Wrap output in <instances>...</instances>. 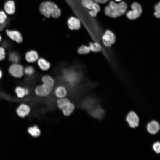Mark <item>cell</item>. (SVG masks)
Instances as JSON below:
<instances>
[{"label":"cell","instance_id":"1","mask_svg":"<svg viewBox=\"0 0 160 160\" xmlns=\"http://www.w3.org/2000/svg\"><path fill=\"white\" fill-rule=\"evenodd\" d=\"M127 8V5L124 1H121L118 3L113 1L110 2L109 5L104 8L105 14L113 18H116L123 15Z\"/></svg>","mask_w":160,"mask_h":160},{"label":"cell","instance_id":"2","mask_svg":"<svg viewBox=\"0 0 160 160\" xmlns=\"http://www.w3.org/2000/svg\"><path fill=\"white\" fill-rule=\"evenodd\" d=\"M39 10L43 15L49 18L51 16L57 18L61 15V11L58 6L53 2L46 1L41 3L39 6Z\"/></svg>","mask_w":160,"mask_h":160},{"label":"cell","instance_id":"3","mask_svg":"<svg viewBox=\"0 0 160 160\" xmlns=\"http://www.w3.org/2000/svg\"><path fill=\"white\" fill-rule=\"evenodd\" d=\"M56 104L58 108L66 117L71 115L74 112L76 108L75 104L66 97L57 99Z\"/></svg>","mask_w":160,"mask_h":160},{"label":"cell","instance_id":"4","mask_svg":"<svg viewBox=\"0 0 160 160\" xmlns=\"http://www.w3.org/2000/svg\"><path fill=\"white\" fill-rule=\"evenodd\" d=\"M54 87L47 84L42 83L36 86L34 90L35 94L41 97H45L49 96L52 92Z\"/></svg>","mask_w":160,"mask_h":160},{"label":"cell","instance_id":"5","mask_svg":"<svg viewBox=\"0 0 160 160\" xmlns=\"http://www.w3.org/2000/svg\"><path fill=\"white\" fill-rule=\"evenodd\" d=\"M8 71L10 75L16 78H21L24 74V68L18 63H13L10 65Z\"/></svg>","mask_w":160,"mask_h":160},{"label":"cell","instance_id":"6","mask_svg":"<svg viewBox=\"0 0 160 160\" xmlns=\"http://www.w3.org/2000/svg\"><path fill=\"white\" fill-rule=\"evenodd\" d=\"M116 40L115 34L109 30H106L102 37L103 44L104 46L107 47H111L115 42Z\"/></svg>","mask_w":160,"mask_h":160},{"label":"cell","instance_id":"7","mask_svg":"<svg viewBox=\"0 0 160 160\" xmlns=\"http://www.w3.org/2000/svg\"><path fill=\"white\" fill-rule=\"evenodd\" d=\"M7 36L12 40L17 43H21L23 41V38L20 32L15 29H7L5 30Z\"/></svg>","mask_w":160,"mask_h":160},{"label":"cell","instance_id":"8","mask_svg":"<svg viewBox=\"0 0 160 160\" xmlns=\"http://www.w3.org/2000/svg\"><path fill=\"white\" fill-rule=\"evenodd\" d=\"M126 120L129 126L132 128L138 127L139 124V118L134 111H131L127 115Z\"/></svg>","mask_w":160,"mask_h":160},{"label":"cell","instance_id":"9","mask_svg":"<svg viewBox=\"0 0 160 160\" xmlns=\"http://www.w3.org/2000/svg\"><path fill=\"white\" fill-rule=\"evenodd\" d=\"M3 9V10L7 15L14 14L16 9L15 2L13 0H6L4 4Z\"/></svg>","mask_w":160,"mask_h":160},{"label":"cell","instance_id":"10","mask_svg":"<svg viewBox=\"0 0 160 160\" xmlns=\"http://www.w3.org/2000/svg\"><path fill=\"white\" fill-rule=\"evenodd\" d=\"M100 105H97L90 110L89 113L93 117L101 120L104 118L105 112Z\"/></svg>","mask_w":160,"mask_h":160},{"label":"cell","instance_id":"11","mask_svg":"<svg viewBox=\"0 0 160 160\" xmlns=\"http://www.w3.org/2000/svg\"><path fill=\"white\" fill-rule=\"evenodd\" d=\"M55 97L58 99L66 97L68 95V90L66 88L62 85L56 87L54 90Z\"/></svg>","mask_w":160,"mask_h":160},{"label":"cell","instance_id":"12","mask_svg":"<svg viewBox=\"0 0 160 160\" xmlns=\"http://www.w3.org/2000/svg\"><path fill=\"white\" fill-rule=\"evenodd\" d=\"M25 57L27 62L33 63L37 61L39 58V56L37 51L32 49L26 52Z\"/></svg>","mask_w":160,"mask_h":160},{"label":"cell","instance_id":"13","mask_svg":"<svg viewBox=\"0 0 160 160\" xmlns=\"http://www.w3.org/2000/svg\"><path fill=\"white\" fill-rule=\"evenodd\" d=\"M31 111L30 107L25 104H22L17 108L16 112L18 116L24 118L28 115Z\"/></svg>","mask_w":160,"mask_h":160},{"label":"cell","instance_id":"14","mask_svg":"<svg viewBox=\"0 0 160 160\" xmlns=\"http://www.w3.org/2000/svg\"><path fill=\"white\" fill-rule=\"evenodd\" d=\"M67 23L68 28L71 30H77L81 27L80 20L73 17H70L68 20Z\"/></svg>","mask_w":160,"mask_h":160},{"label":"cell","instance_id":"15","mask_svg":"<svg viewBox=\"0 0 160 160\" xmlns=\"http://www.w3.org/2000/svg\"><path fill=\"white\" fill-rule=\"evenodd\" d=\"M36 62L39 68L43 71H47L51 68L50 62L43 57L39 58Z\"/></svg>","mask_w":160,"mask_h":160},{"label":"cell","instance_id":"16","mask_svg":"<svg viewBox=\"0 0 160 160\" xmlns=\"http://www.w3.org/2000/svg\"><path fill=\"white\" fill-rule=\"evenodd\" d=\"M160 128V126L159 123L154 120L149 122L147 126L148 132L152 134H156L159 131Z\"/></svg>","mask_w":160,"mask_h":160},{"label":"cell","instance_id":"17","mask_svg":"<svg viewBox=\"0 0 160 160\" xmlns=\"http://www.w3.org/2000/svg\"><path fill=\"white\" fill-rule=\"evenodd\" d=\"M15 91L17 97L20 98H23L29 93L28 88L19 86L16 87Z\"/></svg>","mask_w":160,"mask_h":160},{"label":"cell","instance_id":"18","mask_svg":"<svg viewBox=\"0 0 160 160\" xmlns=\"http://www.w3.org/2000/svg\"><path fill=\"white\" fill-rule=\"evenodd\" d=\"M28 133L32 137L37 138L41 134V131L39 127L36 125L29 127L28 129Z\"/></svg>","mask_w":160,"mask_h":160},{"label":"cell","instance_id":"19","mask_svg":"<svg viewBox=\"0 0 160 160\" xmlns=\"http://www.w3.org/2000/svg\"><path fill=\"white\" fill-rule=\"evenodd\" d=\"M142 11L135 9H132L127 12L126 14L127 17L131 20L136 19L140 15Z\"/></svg>","mask_w":160,"mask_h":160},{"label":"cell","instance_id":"20","mask_svg":"<svg viewBox=\"0 0 160 160\" xmlns=\"http://www.w3.org/2000/svg\"><path fill=\"white\" fill-rule=\"evenodd\" d=\"M41 80L42 83L54 87L55 81L54 78L51 76L47 74L44 75L41 77Z\"/></svg>","mask_w":160,"mask_h":160},{"label":"cell","instance_id":"21","mask_svg":"<svg viewBox=\"0 0 160 160\" xmlns=\"http://www.w3.org/2000/svg\"><path fill=\"white\" fill-rule=\"evenodd\" d=\"M91 51L89 46L85 45H81L77 49V52L80 55H86L89 53Z\"/></svg>","mask_w":160,"mask_h":160},{"label":"cell","instance_id":"22","mask_svg":"<svg viewBox=\"0 0 160 160\" xmlns=\"http://www.w3.org/2000/svg\"><path fill=\"white\" fill-rule=\"evenodd\" d=\"M9 60L13 63H18L20 57L19 55L15 52H10L9 54Z\"/></svg>","mask_w":160,"mask_h":160},{"label":"cell","instance_id":"23","mask_svg":"<svg viewBox=\"0 0 160 160\" xmlns=\"http://www.w3.org/2000/svg\"><path fill=\"white\" fill-rule=\"evenodd\" d=\"M89 46L91 51L94 52H98L101 51V47L100 45L96 42L89 43Z\"/></svg>","mask_w":160,"mask_h":160},{"label":"cell","instance_id":"24","mask_svg":"<svg viewBox=\"0 0 160 160\" xmlns=\"http://www.w3.org/2000/svg\"><path fill=\"white\" fill-rule=\"evenodd\" d=\"M94 1L93 0H81L82 5L85 8L90 10L92 9V7Z\"/></svg>","mask_w":160,"mask_h":160},{"label":"cell","instance_id":"25","mask_svg":"<svg viewBox=\"0 0 160 160\" xmlns=\"http://www.w3.org/2000/svg\"><path fill=\"white\" fill-rule=\"evenodd\" d=\"M7 15L3 10H0V26L4 25L7 20Z\"/></svg>","mask_w":160,"mask_h":160},{"label":"cell","instance_id":"26","mask_svg":"<svg viewBox=\"0 0 160 160\" xmlns=\"http://www.w3.org/2000/svg\"><path fill=\"white\" fill-rule=\"evenodd\" d=\"M35 72V69L32 66H27L24 68V73L27 76H31L33 75Z\"/></svg>","mask_w":160,"mask_h":160},{"label":"cell","instance_id":"27","mask_svg":"<svg viewBox=\"0 0 160 160\" xmlns=\"http://www.w3.org/2000/svg\"><path fill=\"white\" fill-rule=\"evenodd\" d=\"M6 52L5 48L0 46V61L4 60L5 58Z\"/></svg>","mask_w":160,"mask_h":160},{"label":"cell","instance_id":"28","mask_svg":"<svg viewBox=\"0 0 160 160\" xmlns=\"http://www.w3.org/2000/svg\"><path fill=\"white\" fill-rule=\"evenodd\" d=\"M154 15L156 17L160 18V2L156 5L154 7Z\"/></svg>","mask_w":160,"mask_h":160},{"label":"cell","instance_id":"29","mask_svg":"<svg viewBox=\"0 0 160 160\" xmlns=\"http://www.w3.org/2000/svg\"><path fill=\"white\" fill-rule=\"evenodd\" d=\"M132 9H135L142 11V8L141 6L138 3L134 2L132 3L131 6Z\"/></svg>","mask_w":160,"mask_h":160},{"label":"cell","instance_id":"30","mask_svg":"<svg viewBox=\"0 0 160 160\" xmlns=\"http://www.w3.org/2000/svg\"><path fill=\"white\" fill-rule=\"evenodd\" d=\"M153 148L156 153H160V142H157L155 143L153 145Z\"/></svg>","mask_w":160,"mask_h":160},{"label":"cell","instance_id":"31","mask_svg":"<svg viewBox=\"0 0 160 160\" xmlns=\"http://www.w3.org/2000/svg\"><path fill=\"white\" fill-rule=\"evenodd\" d=\"M100 7L98 3L94 2L93 5L92 9V10H93L98 13L100 11Z\"/></svg>","mask_w":160,"mask_h":160},{"label":"cell","instance_id":"32","mask_svg":"<svg viewBox=\"0 0 160 160\" xmlns=\"http://www.w3.org/2000/svg\"><path fill=\"white\" fill-rule=\"evenodd\" d=\"M97 13H98L93 10H91L89 12V15L92 17H96Z\"/></svg>","mask_w":160,"mask_h":160},{"label":"cell","instance_id":"33","mask_svg":"<svg viewBox=\"0 0 160 160\" xmlns=\"http://www.w3.org/2000/svg\"><path fill=\"white\" fill-rule=\"evenodd\" d=\"M95 2L99 4H104L106 3L110 0H93Z\"/></svg>","mask_w":160,"mask_h":160},{"label":"cell","instance_id":"34","mask_svg":"<svg viewBox=\"0 0 160 160\" xmlns=\"http://www.w3.org/2000/svg\"><path fill=\"white\" fill-rule=\"evenodd\" d=\"M3 76V72L2 70L0 69V79H1Z\"/></svg>","mask_w":160,"mask_h":160},{"label":"cell","instance_id":"35","mask_svg":"<svg viewBox=\"0 0 160 160\" xmlns=\"http://www.w3.org/2000/svg\"><path fill=\"white\" fill-rule=\"evenodd\" d=\"M2 40V36L0 33V43L1 42Z\"/></svg>","mask_w":160,"mask_h":160},{"label":"cell","instance_id":"36","mask_svg":"<svg viewBox=\"0 0 160 160\" xmlns=\"http://www.w3.org/2000/svg\"><path fill=\"white\" fill-rule=\"evenodd\" d=\"M116 2H120L122 1V0H114Z\"/></svg>","mask_w":160,"mask_h":160},{"label":"cell","instance_id":"37","mask_svg":"<svg viewBox=\"0 0 160 160\" xmlns=\"http://www.w3.org/2000/svg\"></svg>","mask_w":160,"mask_h":160},{"label":"cell","instance_id":"38","mask_svg":"<svg viewBox=\"0 0 160 160\" xmlns=\"http://www.w3.org/2000/svg\"></svg>","mask_w":160,"mask_h":160}]
</instances>
